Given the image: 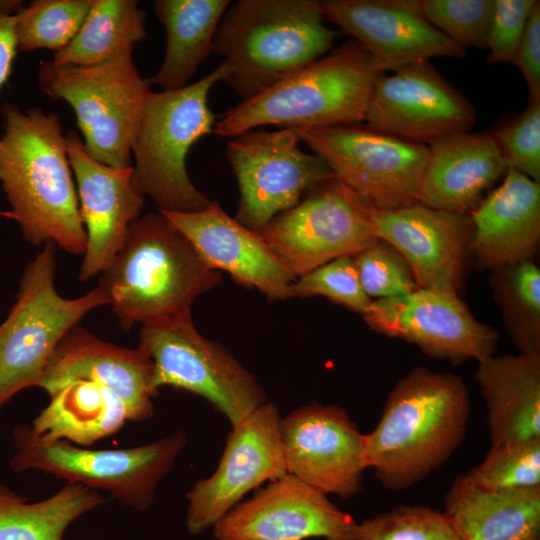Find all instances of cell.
Returning <instances> with one entry per match:
<instances>
[{"label": "cell", "instance_id": "obj_1", "mask_svg": "<svg viewBox=\"0 0 540 540\" xmlns=\"http://www.w3.org/2000/svg\"><path fill=\"white\" fill-rule=\"evenodd\" d=\"M0 183L11 217L33 245L51 242L71 254H84L87 235L60 117L39 107L1 108Z\"/></svg>", "mask_w": 540, "mask_h": 540}, {"label": "cell", "instance_id": "obj_2", "mask_svg": "<svg viewBox=\"0 0 540 540\" xmlns=\"http://www.w3.org/2000/svg\"><path fill=\"white\" fill-rule=\"evenodd\" d=\"M470 414L463 377L413 368L389 392L376 427L364 434L367 468L392 491L418 484L460 447Z\"/></svg>", "mask_w": 540, "mask_h": 540}, {"label": "cell", "instance_id": "obj_3", "mask_svg": "<svg viewBox=\"0 0 540 540\" xmlns=\"http://www.w3.org/2000/svg\"><path fill=\"white\" fill-rule=\"evenodd\" d=\"M222 282L189 240L161 212L139 217L100 274L98 285L124 330L191 311L201 294Z\"/></svg>", "mask_w": 540, "mask_h": 540}, {"label": "cell", "instance_id": "obj_4", "mask_svg": "<svg viewBox=\"0 0 540 540\" xmlns=\"http://www.w3.org/2000/svg\"><path fill=\"white\" fill-rule=\"evenodd\" d=\"M381 65L352 39L260 94L228 109L213 133L235 137L264 125L319 129L363 123Z\"/></svg>", "mask_w": 540, "mask_h": 540}, {"label": "cell", "instance_id": "obj_5", "mask_svg": "<svg viewBox=\"0 0 540 540\" xmlns=\"http://www.w3.org/2000/svg\"><path fill=\"white\" fill-rule=\"evenodd\" d=\"M324 20L316 0H239L222 16L212 52L247 100L327 54L339 31Z\"/></svg>", "mask_w": 540, "mask_h": 540}, {"label": "cell", "instance_id": "obj_6", "mask_svg": "<svg viewBox=\"0 0 540 540\" xmlns=\"http://www.w3.org/2000/svg\"><path fill=\"white\" fill-rule=\"evenodd\" d=\"M224 61L187 86L148 93L132 139V185L150 197L160 211L197 212L212 200L191 182L186 158L191 147L213 133L217 116L208 106L212 87L226 80Z\"/></svg>", "mask_w": 540, "mask_h": 540}, {"label": "cell", "instance_id": "obj_7", "mask_svg": "<svg viewBox=\"0 0 540 540\" xmlns=\"http://www.w3.org/2000/svg\"><path fill=\"white\" fill-rule=\"evenodd\" d=\"M13 441L12 471L38 470L66 483L108 492L122 505L144 511L152 505L158 484L173 469L188 439L184 431H178L140 446L97 450L65 440L46 442L30 425L18 424Z\"/></svg>", "mask_w": 540, "mask_h": 540}, {"label": "cell", "instance_id": "obj_8", "mask_svg": "<svg viewBox=\"0 0 540 540\" xmlns=\"http://www.w3.org/2000/svg\"><path fill=\"white\" fill-rule=\"evenodd\" d=\"M128 50L94 66L41 62L40 90L63 100L74 111L83 144L98 162L116 169L131 167V139L145 99L149 79L139 73Z\"/></svg>", "mask_w": 540, "mask_h": 540}, {"label": "cell", "instance_id": "obj_9", "mask_svg": "<svg viewBox=\"0 0 540 540\" xmlns=\"http://www.w3.org/2000/svg\"><path fill=\"white\" fill-rule=\"evenodd\" d=\"M56 246L47 242L25 267L16 302L0 325V411L18 392L38 387L64 336L91 310L109 304L96 286L76 299L56 291Z\"/></svg>", "mask_w": 540, "mask_h": 540}, {"label": "cell", "instance_id": "obj_10", "mask_svg": "<svg viewBox=\"0 0 540 540\" xmlns=\"http://www.w3.org/2000/svg\"><path fill=\"white\" fill-rule=\"evenodd\" d=\"M138 347L153 363L156 389L172 386L203 397L231 427L267 402L255 375L196 330L191 311L142 324Z\"/></svg>", "mask_w": 540, "mask_h": 540}, {"label": "cell", "instance_id": "obj_11", "mask_svg": "<svg viewBox=\"0 0 540 540\" xmlns=\"http://www.w3.org/2000/svg\"><path fill=\"white\" fill-rule=\"evenodd\" d=\"M293 130L336 179L373 207L395 209L418 202L427 145L362 123Z\"/></svg>", "mask_w": 540, "mask_h": 540}, {"label": "cell", "instance_id": "obj_12", "mask_svg": "<svg viewBox=\"0 0 540 540\" xmlns=\"http://www.w3.org/2000/svg\"><path fill=\"white\" fill-rule=\"evenodd\" d=\"M373 206L336 178L310 190L257 231L285 268L300 277L379 241Z\"/></svg>", "mask_w": 540, "mask_h": 540}, {"label": "cell", "instance_id": "obj_13", "mask_svg": "<svg viewBox=\"0 0 540 540\" xmlns=\"http://www.w3.org/2000/svg\"><path fill=\"white\" fill-rule=\"evenodd\" d=\"M295 130H250L226 145L239 188L235 219L260 231L277 215L291 209L313 188L335 178L317 155L302 151Z\"/></svg>", "mask_w": 540, "mask_h": 540}, {"label": "cell", "instance_id": "obj_14", "mask_svg": "<svg viewBox=\"0 0 540 540\" xmlns=\"http://www.w3.org/2000/svg\"><path fill=\"white\" fill-rule=\"evenodd\" d=\"M280 420L277 405L267 401L231 427L216 470L186 495L190 534L213 528L248 492L287 474Z\"/></svg>", "mask_w": 540, "mask_h": 540}, {"label": "cell", "instance_id": "obj_15", "mask_svg": "<svg viewBox=\"0 0 540 540\" xmlns=\"http://www.w3.org/2000/svg\"><path fill=\"white\" fill-rule=\"evenodd\" d=\"M363 318L371 330L455 365L494 355L499 341L498 331L477 320L459 295L435 289L372 300Z\"/></svg>", "mask_w": 540, "mask_h": 540}, {"label": "cell", "instance_id": "obj_16", "mask_svg": "<svg viewBox=\"0 0 540 540\" xmlns=\"http://www.w3.org/2000/svg\"><path fill=\"white\" fill-rule=\"evenodd\" d=\"M286 471L341 498L357 495L367 469L364 434L339 406L312 402L280 420Z\"/></svg>", "mask_w": 540, "mask_h": 540}, {"label": "cell", "instance_id": "obj_17", "mask_svg": "<svg viewBox=\"0 0 540 540\" xmlns=\"http://www.w3.org/2000/svg\"><path fill=\"white\" fill-rule=\"evenodd\" d=\"M364 122L419 144L471 131L476 112L430 61L403 67L377 79Z\"/></svg>", "mask_w": 540, "mask_h": 540}, {"label": "cell", "instance_id": "obj_18", "mask_svg": "<svg viewBox=\"0 0 540 540\" xmlns=\"http://www.w3.org/2000/svg\"><path fill=\"white\" fill-rule=\"evenodd\" d=\"M358 523L293 475L271 481L214 527L216 540H354Z\"/></svg>", "mask_w": 540, "mask_h": 540}, {"label": "cell", "instance_id": "obj_19", "mask_svg": "<svg viewBox=\"0 0 540 540\" xmlns=\"http://www.w3.org/2000/svg\"><path fill=\"white\" fill-rule=\"evenodd\" d=\"M319 2L324 18L359 42L385 72L437 57L466 55L430 23L421 0Z\"/></svg>", "mask_w": 540, "mask_h": 540}, {"label": "cell", "instance_id": "obj_20", "mask_svg": "<svg viewBox=\"0 0 540 540\" xmlns=\"http://www.w3.org/2000/svg\"><path fill=\"white\" fill-rule=\"evenodd\" d=\"M372 219L378 239L405 258L419 288L459 295L472 234L468 213L417 202L395 209L373 207Z\"/></svg>", "mask_w": 540, "mask_h": 540}, {"label": "cell", "instance_id": "obj_21", "mask_svg": "<svg viewBox=\"0 0 540 540\" xmlns=\"http://www.w3.org/2000/svg\"><path fill=\"white\" fill-rule=\"evenodd\" d=\"M67 154L74 172L79 212L87 246L79 279L100 275L120 251L128 228L139 218L144 197L132 185V166L116 169L92 158L77 132L65 133Z\"/></svg>", "mask_w": 540, "mask_h": 540}, {"label": "cell", "instance_id": "obj_22", "mask_svg": "<svg viewBox=\"0 0 540 540\" xmlns=\"http://www.w3.org/2000/svg\"><path fill=\"white\" fill-rule=\"evenodd\" d=\"M76 380L96 382L125 404L129 421L154 414L153 363L139 347L123 348L100 340L80 326L73 327L50 357L38 387L49 395Z\"/></svg>", "mask_w": 540, "mask_h": 540}, {"label": "cell", "instance_id": "obj_23", "mask_svg": "<svg viewBox=\"0 0 540 540\" xmlns=\"http://www.w3.org/2000/svg\"><path fill=\"white\" fill-rule=\"evenodd\" d=\"M161 212L212 269L229 273L271 301L289 299V286L296 278L257 231L229 216L217 201L197 212Z\"/></svg>", "mask_w": 540, "mask_h": 540}, {"label": "cell", "instance_id": "obj_24", "mask_svg": "<svg viewBox=\"0 0 540 540\" xmlns=\"http://www.w3.org/2000/svg\"><path fill=\"white\" fill-rule=\"evenodd\" d=\"M469 255L494 271L534 259L540 243V182L509 168L503 183L470 212Z\"/></svg>", "mask_w": 540, "mask_h": 540}, {"label": "cell", "instance_id": "obj_25", "mask_svg": "<svg viewBox=\"0 0 540 540\" xmlns=\"http://www.w3.org/2000/svg\"><path fill=\"white\" fill-rule=\"evenodd\" d=\"M427 146L418 202L431 208L471 212L509 169L490 134L461 132Z\"/></svg>", "mask_w": 540, "mask_h": 540}, {"label": "cell", "instance_id": "obj_26", "mask_svg": "<svg viewBox=\"0 0 540 540\" xmlns=\"http://www.w3.org/2000/svg\"><path fill=\"white\" fill-rule=\"evenodd\" d=\"M477 363L490 447L540 439V353L492 355Z\"/></svg>", "mask_w": 540, "mask_h": 540}, {"label": "cell", "instance_id": "obj_27", "mask_svg": "<svg viewBox=\"0 0 540 540\" xmlns=\"http://www.w3.org/2000/svg\"><path fill=\"white\" fill-rule=\"evenodd\" d=\"M444 515L462 540H540V487L487 490L458 475Z\"/></svg>", "mask_w": 540, "mask_h": 540}, {"label": "cell", "instance_id": "obj_28", "mask_svg": "<svg viewBox=\"0 0 540 540\" xmlns=\"http://www.w3.org/2000/svg\"><path fill=\"white\" fill-rule=\"evenodd\" d=\"M49 396L48 405L30 425L46 442L65 440L88 447L117 433L129 421L123 401L96 382L72 381Z\"/></svg>", "mask_w": 540, "mask_h": 540}, {"label": "cell", "instance_id": "obj_29", "mask_svg": "<svg viewBox=\"0 0 540 540\" xmlns=\"http://www.w3.org/2000/svg\"><path fill=\"white\" fill-rule=\"evenodd\" d=\"M229 0H156L153 9L165 27L167 45L158 72L149 79L162 91L189 84L200 64L212 52L218 25Z\"/></svg>", "mask_w": 540, "mask_h": 540}, {"label": "cell", "instance_id": "obj_30", "mask_svg": "<svg viewBox=\"0 0 540 540\" xmlns=\"http://www.w3.org/2000/svg\"><path fill=\"white\" fill-rule=\"evenodd\" d=\"M105 501L96 490L66 483L50 497L29 502L0 484V540H63L75 520Z\"/></svg>", "mask_w": 540, "mask_h": 540}, {"label": "cell", "instance_id": "obj_31", "mask_svg": "<svg viewBox=\"0 0 540 540\" xmlns=\"http://www.w3.org/2000/svg\"><path fill=\"white\" fill-rule=\"evenodd\" d=\"M146 17L136 0H92L74 38L55 52L51 61L56 65L94 66L112 60L146 38Z\"/></svg>", "mask_w": 540, "mask_h": 540}, {"label": "cell", "instance_id": "obj_32", "mask_svg": "<svg viewBox=\"0 0 540 540\" xmlns=\"http://www.w3.org/2000/svg\"><path fill=\"white\" fill-rule=\"evenodd\" d=\"M489 282L518 353H540V270L534 259L491 271Z\"/></svg>", "mask_w": 540, "mask_h": 540}, {"label": "cell", "instance_id": "obj_33", "mask_svg": "<svg viewBox=\"0 0 540 540\" xmlns=\"http://www.w3.org/2000/svg\"><path fill=\"white\" fill-rule=\"evenodd\" d=\"M92 0H33L15 15L17 51H60L83 24Z\"/></svg>", "mask_w": 540, "mask_h": 540}, {"label": "cell", "instance_id": "obj_34", "mask_svg": "<svg viewBox=\"0 0 540 540\" xmlns=\"http://www.w3.org/2000/svg\"><path fill=\"white\" fill-rule=\"evenodd\" d=\"M463 475L487 490L540 487V439L490 447L485 459Z\"/></svg>", "mask_w": 540, "mask_h": 540}, {"label": "cell", "instance_id": "obj_35", "mask_svg": "<svg viewBox=\"0 0 540 540\" xmlns=\"http://www.w3.org/2000/svg\"><path fill=\"white\" fill-rule=\"evenodd\" d=\"M354 540H462L443 512L400 505L358 523Z\"/></svg>", "mask_w": 540, "mask_h": 540}, {"label": "cell", "instance_id": "obj_36", "mask_svg": "<svg viewBox=\"0 0 540 540\" xmlns=\"http://www.w3.org/2000/svg\"><path fill=\"white\" fill-rule=\"evenodd\" d=\"M421 7L430 23L457 46L486 48L494 0H421Z\"/></svg>", "mask_w": 540, "mask_h": 540}, {"label": "cell", "instance_id": "obj_37", "mask_svg": "<svg viewBox=\"0 0 540 540\" xmlns=\"http://www.w3.org/2000/svg\"><path fill=\"white\" fill-rule=\"evenodd\" d=\"M289 298L322 296L364 316L372 302L365 294L352 257L334 259L300 277L289 286Z\"/></svg>", "mask_w": 540, "mask_h": 540}, {"label": "cell", "instance_id": "obj_38", "mask_svg": "<svg viewBox=\"0 0 540 540\" xmlns=\"http://www.w3.org/2000/svg\"><path fill=\"white\" fill-rule=\"evenodd\" d=\"M352 258L371 300L402 296L419 288L405 258L385 241H377Z\"/></svg>", "mask_w": 540, "mask_h": 540}, {"label": "cell", "instance_id": "obj_39", "mask_svg": "<svg viewBox=\"0 0 540 540\" xmlns=\"http://www.w3.org/2000/svg\"><path fill=\"white\" fill-rule=\"evenodd\" d=\"M509 168L540 182V100L490 133Z\"/></svg>", "mask_w": 540, "mask_h": 540}, {"label": "cell", "instance_id": "obj_40", "mask_svg": "<svg viewBox=\"0 0 540 540\" xmlns=\"http://www.w3.org/2000/svg\"><path fill=\"white\" fill-rule=\"evenodd\" d=\"M537 0H494L487 38L490 63H511L526 23Z\"/></svg>", "mask_w": 540, "mask_h": 540}, {"label": "cell", "instance_id": "obj_41", "mask_svg": "<svg viewBox=\"0 0 540 540\" xmlns=\"http://www.w3.org/2000/svg\"><path fill=\"white\" fill-rule=\"evenodd\" d=\"M527 83L529 100H540V1L529 15L512 62Z\"/></svg>", "mask_w": 540, "mask_h": 540}, {"label": "cell", "instance_id": "obj_42", "mask_svg": "<svg viewBox=\"0 0 540 540\" xmlns=\"http://www.w3.org/2000/svg\"><path fill=\"white\" fill-rule=\"evenodd\" d=\"M15 15L0 11V90L11 75L17 52Z\"/></svg>", "mask_w": 540, "mask_h": 540}]
</instances>
